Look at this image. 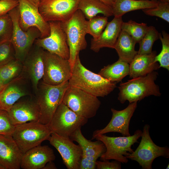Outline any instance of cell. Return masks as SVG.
<instances>
[{"mask_svg":"<svg viewBox=\"0 0 169 169\" xmlns=\"http://www.w3.org/2000/svg\"><path fill=\"white\" fill-rule=\"evenodd\" d=\"M68 82L70 85L97 97L107 95L116 87L117 84L86 69L81 63L79 54L76 57Z\"/></svg>","mask_w":169,"mask_h":169,"instance_id":"1","label":"cell"},{"mask_svg":"<svg viewBox=\"0 0 169 169\" xmlns=\"http://www.w3.org/2000/svg\"><path fill=\"white\" fill-rule=\"evenodd\" d=\"M157 74L154 71L145 76L132 78L120 84L118 87V100L121 104L127 100L130 103L150 95L160 96L161 94L159 87L155 83Z\"/></svg>","mask_w":169,"mask_h":169,"instance_id":"2","label":"cell"},{"mask_svg":"<svg viewBox=\"0 0 169 169\" xmlns=\"http://www.w3.org/2000/svg\"><path fill=\"white\" fill-rule=\"evenodd\" d=\"M84 15L78 9L68 19L60 22L66 34L69 49V61L72 69L80 51L87 46L85 35L87 34V20Z\"/></svg>","mask_w":169,"mask_h":169,"instance_id":"3","label":"cell"},{"mask_svg":"<svg viewBox=\"0 0 169 169\" xmlns=\"http://www.w3.org/2000/svg\"><path fill=\"white\" fill-rule=\"evenodd\" d=\"M69 85L68 81L58 85L39 83L35 100L40 110V122L49 125Z\"/></svg>","mask_w":169,"mask_h":169,"instance_id":"4","label":"cell"},{"mask_svg":"<svg viewBox=\"0 0 169 169\" xmlns=\"http://www.w3.org/2000/svg\"><path fill=\"white\" fill-rule=\"evenodd\" d=\"M52 133L48 125L32 121L15 125L12 136L23 154L48 140Z\"/></svg>","mask_w":169,"mask_h":169,"instance_id":"5","label":"cell"},{"mask_svg":"<svg viewBox=\"0 0 169 169\" xmlns=\"http://www.w3.org/2000/svg\"><path fill=\"white\" fill-rule=\"evenodd\" d=\"M142 133V131L138 129L132 136L110 137L101 134L95 136L92 139L100 141L105 146L106 151L100 156V160H114L126 163L128 160L126 157L134 151L131 146L135 143L138 142V140Z\"/></svg>","mask_w":169,"mask_h":169,"instance_id":"6","label":"cell"},{"mask_svg":"<svg viewBox=\"0 0 169 169\" xmlns=\"http://www.w3.org/2000/svg\"><path fill=\"white\" fill-rule=\"evenodd\" d=\"M8 13L13 22L10 41L14 49L15 58L23 63L35 40L41 37V34L35 27H31L26 31L22 29L19 23L18 6Z\"/></svg>","mask_w":169,"mask_h":169,"instance_id":"7","label":"cell"},{"mask_svg":"<svg viewBox=\"0 0 169 169\" xmlns=\"http://www.w3.org/2000/svg\"><path fill=\"white\" fill-rule=\"evenodd\" d=\"M62 102L76 114L88 119L95 115L101 105L97 97L70 85Z\"/></svg>","mask_w":169,"mask_h":169,"instance_id":"8","label":"cell"},{"mask_svg":"<svg viewBox=\"0 0 169 169\" xmlns=\"http://www.w3.org/2000/svg\"><path fill=\"white\" fill-rule=\"evenodd\" d=\"M150 128L148 124L144 125L139 145L135 151L126 157L136 161L143 169H152L153 161L158 157H169V148L159 146L153 142L150 135Z\"/></svg>","mask_w":169,"mask_h":169,"instance_id":"9","label":"cell"},{"mask_svg":"<svg viewBox=\"0 0 169 169\" xmlns=\"http://www.w3.org/2000/svg\"><path fill=\"white\" fill-rule=\"evenodd\" d=\"M88 120L76 114L62 102L48 125L52 133L69 137L76 130L86 124Z\"/></svg>","mask_w":169,"mask_h":169,"instance_id":"10","label":"cell"},{"mask_svg":"<svg viewBox=\"0 0 169 169\" xmlns=\"http://www.w3.org/2000/svg\"><path fill=\"white\" fill-rule=\"evenodd\" d=\"M44 62L43 82L52 85H58L68 81L72 73L69 60L45 50Z\"/></svg>","mask_w":169,"mask_h":169,"instance_id":"11","label":"cell"},{"mask_svg":"<svg viewBox=\"0 0 169 169\" xmlns=\"http://www.w3.org/2000/svg\"><path fill=\"white\" fill-rule=\"evenodd\" d=\"M50 29L49 35L37 39L34 44L44 50L69 60V51L67 37L60 22H48Z\"/></svg>","mask_w":169,"mask_h":169,"instance_id":"12","label":"cell"},{"mask_svg":"<svg viewBox=\"0 0 169 169\" xmlns=\"http://www.w3.org/2000/svg\"><path fill=\"white\" fill-rule=\"evenodd\" d=\"M79 0H41L39 12L47 22H62L69 19L78 10Z\"/></svg>","mask_w":169,"mask_h":169,"instance_id":"13","label":"cell"},{"mask_svg":"<svg viewBox=\"0 0 169 169\" xmlns=\"http://www.w3.org/2000/svg\"><path fill=\"white\" fill-rule=\"evenodd\" d=\"M18 0L19 23L22 29L26 31L31 27H35L40 31V38L48 36L50 32L49 23L44 20L38 8L26 0Z\"/></svg>","mask_w":169,"mask_h":169,"instance_id":"14","label":"cell"},{"mask_svg":"<svg viewBox=\"0 0 169 169\" xmlns=\"http://www.w3.org/2000/svg\"><path fill=\"white\" fill-rule=\"evenodd\" d=\"M60 155L64 164L68 169H79L82 149L69 137L52 132L48 140Z\"/></svg>","mask_w":169,"mask_h":169,"instance_id":"15","label":"cell"},{"mask_svg":"<svg viewBox=\"0 0 169 169\" xmlns=\"http://www.w3.org/2000/svg\"><path fill=\"white\" fill-rule=\"evenodd\" d=\"M44 50L34 44L23 63L22 73L30 80L36 92L44 75Z\"/></svg>","mask_w":169,"mask_h":169,"instance_id":"16","label":"cell"},{"mask_svg":"<svg viewBox=\"0 0 169 169\" xmlns=\"http://www.w3.org/2000/svg\"><path fill=\"white\" fill-rule=\"evenodd\" d=\"M137 102L130 103L125 109L120 110L111 108L112 116L110 121L104 128L93 132L92 138L101 134L114 132L121 133L123 136H131L129 126L131 119L137 107Z\"/></svg>","mask_w":169,"mask_h":169,"instance_id":"17","label":"cell"},{"mask_svg":"<svg viewBox=\"0 0 169 169\" xmlns=\"http://www.w3.org/2000/svg\"><path fill=\"white\" fill-rule=\"evenodd\" d=\"M7 112L12 123L14 126L39 121L40 116L39 108L35 100L18 101Z\"/></svg>","mask_w":169,"mask_h":169,"instance_id":"18","label":"cell"},{"mask_svg":"<svg viewBox=\"0 0 169 169\" xmlns=\"http://www.w3.org/2000/svg\"><path fill=\"white\" fill-rule=\"evenodd\" d=\"M11 135L0 134V166L3 169H19L23 155Z\"/></svg>","mask_w":169,"mask_h":169,"instance_id":"19","label":"cell"},{"mask_svg":"<svg viewBox=\"0 0 169 169\" xmlns=\"http://www.w3.org/2000/svg\"><path fill=\"white\" fill-rule=\"evenodd\" d=\"M26 78L21 73L5 84L0 90V108L8 111L21 98L30 94L24 85Z\"/></svg>","mask_w":169,"mask_h":169,"instance_id":"20","label":"cell"},{"mask_svg":"<svg viewBox=\"0 0 169 169\" xmlns=\"http://www.w3.org/2000/svg\"><path fill=\"white\" fill-rule=\"evenodd\" d=\"M53 150L47 145H41L33 148L23 154L20 168L43 169L48 162L55 159Z\"/></svg>","mask_w":169,"mask_h":169,"instance_id":"21","label":"cell"},{"mask_svg":"<svg viewBox=\"0 0 169 169\" xmlns=\"http://www.w3.org/2000/svg\"><path fill=\"white\" fill-rule=\"evenodd\" d=\"M123 22L122 17H114L111 21L108 23L97 38L91 39L90 49L95 52H98L103 48L114 49L121 30Z\"/></svg>","mask_w":169,"mask_h":169,"instance_id":"22","label":"cell"},{"mask_svg":"<svg viewBox=\"0 0 169 169\" xmlns=\"http://www.w3.org/2000/svg\"><path fill=\"white\" fill-rule=\"evenodd\" d=\"M156 55L155 51L149 54H137L129 64L130 78L144 76L159 68V65L154 60Z\"/></svg>","mask_w":169,"mask_h":169,"instance_id":"23","label":"cell"},{"mask_svg":"<svg viewBox=\"0 0 169 169\" xmlns=\"http://www.w3.org/2000/svg\"><path fill=\"white\" fill-rule=\"evenodd\" d=\"M69 138L78 143L82 149L83 154L89 161L97 160L106 151L105 145L101 141L96 140L92 141L86 139L82 134L81 128L74 132Z\"/></svg>","mask_w":169,"mask_h":169,"instance_id":"24","label":"cell"},{"mask_svg":"<svg viewBox=\"0 0 169 169\" xmlns=\"http://www.w3.org/2000/svg\"><path fill=\"white\" fill-rule=\"evenodd\" d=\"M136 43L130 35L121 30L114 48L118 54L119 59L129 64L137 54L138 51L135 50Z\"/></svg>","mask_w":169,"mask_h":169,"instance_id":"25","label":"cell"},{"mask_svg":"<svg viewBox=\"0 0 169 169\" xmlns=\"http://www.w3.org/2000/svg\"><path fill=\"white\" fill-rule=\"evenodd\" d=\"M157 0H115L112 7L114 17H122L127 13L132 11L155 7Z\"/></svg>","mask_w":169,"mask_h":169,"instance_id":"26","label":"cell"},{"mask_svg":"<svg viewBox=\"0 0 169 169\" xmlns=\"http://www.w3.org/2000/svg\"><path fill=\"white\" fill-rule=\"evenodd\" d=\"M78 9L88 20L100 13L107 17L113 15L112 7L100 0H79Z\"/></svg>","mask_w":169,"mask_h":169,"instance_id":"27","label":"cell"},{"mask_svg":"<svg viewBox=\"0 0 169 169\" xmlns=\"http://www.w3.org/2000/svg\"><path fill=\"white\" fill-rule=\"evenodd\" d=\"M129 63L118 59L111 64L104 66L98 74L111 82L117 83L129 75Z\"/></svg>","mask_w":169,"mask_h":169,"instance_id":"28","label":"cell"},{"mask_svg":"<svg viewBox=\"0 0 169 169\" xmlns=\"http://www.w3.org/2000/svg\"><path fill=\"white\" fill-rule=\"evenodd\" d=\"M23 63L15 58L0 66V78L5 84L19 76L23 69Z\"/></svg>","mask_w":169,"mask_h":169,"instance_id":"29","label":"cell"},{"mask_svg":"<svg viewBox=\"0 0 169 169\" xmlns=\"http://www.w3.org/2000/svg\"><path fill=\"white\" fill-rule=\"evenodd\" d=\"M160 33L153 26H148V29L139 44L138 54H149L152 52L154 42L159 39Z\"/></svg>","mask_w":169,"mask_h":169,"instance_id":"30","label":"cell"},{"mask_svg":"<svg viewBox=\"0 0 169 169\" xmlns=\"http://www.w3.org/2000/svg\"><path fill=\"white\" fill-rule=\"evenodd\" d=\"M148 26L146 23H138L131 20L128 22H123L121 30L128 33L135 40L136 43L140 42L146 33Z\"/></svg>","mask_w":169,"mask_h":169,"instance_id":"31","label":"cell"},{"mask_svg":"<svg viewBox=\"0 0 169 169\" xmlns=\"http://www.w3.org/2000/svg\"><path fill=\"white\" fill-rule=\"evenodd\" d=\"M159 39L162 43L161 52L156 55L155 58V62H158L159 68L162 67L169 70V35L165 31L160 33Z\"/></svg>","mask_w":169,"mask_h":169,"instance_id":"32","label":"cell"},{"mask_svg":"<svg viewBox=\"0 0 169 169\" xmlns=\"http://www.w3.org/2000/svg\"><path fill=\"white\" fill-rule=\"evenodd\" d=\"M108 20L107 17L96 16L87 20V34L91 35L93 38H97L107 25Z\"/></svg>","mask_w":169,"mask_h":169,"instance_id":"33","label":"cell"},{"mask_svg":"<svg viewBox=\"0 0 169 169\" xmlns=\"http://www.w3.org/2000/svg\"><path fill=\"white\" fill-rule=\"evenodd\" d=\"M142 10L146 15L159 17L169 23V2L158 0L155 7Z\"/></svg>","mask_w":169,"mask_h":169,"instance_id":"34","label":"cell"},{"mask_svg":"<svg viewBox=\"0 0 169 169\" xmlns=\"http://www.w3.org/2000/svg\"><path fill=\"white\" fill-rule=\"evenodd\" d=\"M13 29L12 21L8 13L0 15V44L10 40Z\"/></svg>","mask_w":169,"mask_h":169,"instance_id":"35","label":"cell"},{"mask_svg":"<svg viewBox=\"0 0 169 169\" xmlns=\"http://www.w3.org/2000/svg\"><path fill=\"white\" fill-rule=\"evenodd\" d=\"M14 59V51L10 40L0 43V66Z\"/></svg>","mask_w":169,"mask_h":169,"instance_id":"36","label":"cell"},{"mask_svg":"<svg viewBox=\"0 0 169 169\" xmlns=\"http://www.w3.org/2000/svg\"><path fill=\"white\" fill-rule=\"evenodd\" d=\"M14 128L8 112L0 108V134L12 136Z\"/></svg>","mask_w":169,"mask_h":169,"instance_id":"37","label":"cell"},{"mask_svg":"<svg viewBox=\"0 0 169 169\" xmlns=\"http://www.w3.org/2000/svg\"><path fill=\"white\" fill-rule=\"evenodd\" d=\"M18 0H0V15L7 13L18 5Z\"/></svg>","mask_w":169,"mask_h":169,"instance_id":"38","label":"cell"},{"mask_svg":"<svg viewBox=\"0 0 169 169\" xmlns=\"http://www.w3.org/2000/svg\"><path fill=\"white\" fill-rule=\"evenodd\" d=\"M121 162L117 161L110 162L109 160L96 161V169H120Z\"/></svg>","mask_w":169,"mask_h":169,"instance_id":"39","label":"cell"},{"mask_svg":"<svg viewBox=\"0 0 169 169\" xmlns=\"http://www.w3.org/2000/svg\"><path fill=\"white\" fill-rule=\"evenodd\" d=\"M89 160L82 153L79 166V169H88Z\"/></svg>","mask_w":169,"mask_h":169,"instance_id":"40","label":"cell"},{"mask_svg":"<svg viewBox=\"0 0 169 169\" xmlns=\"http://www.w3.org/2000/svg\"><path fill=\"white\" fill-rule=\"evenodd\" d=\"M57 167L53 161L48 162L43 169H56Z\"/></svg>","mask_w":169,"mask_h":169,"instance_id":"41","label":"cell"},{"mask_svg":"<svg viewBox=\"0 0 169 169\" xmlns=\"http://www.w3.org/2000/svg\"><path fill=\"white\" fill-rule=\"evenodd\" d=\"M97 160L89 161L88 169H96V161Z\"/></svg>","mask_w":169,"mask_h":169,"instance_id":"42","label":"cell"},{"mask_svg":"<svg viewBox=\"0 0 169 169\" xmlns=\"http://www.w3.org/2000/svg\"><path fill=\"white\" fill-rule=\"evenodd\" d=\"M103 2L106 5L112 7L113 6L115 0H100Z\"/></svg>","mask_w":169,"mask_h":169,"instance_id":"43","label":"cell"},{"mask_svg":"<svg viewBox=\"0 0 169 169\" xmlns=\"http://www.w3.org/2000/svg\"><path fill=\"white\" fill-rule=\"evenodd\" d=\"M31 3L38 8L41 0H26Z\"/></svg>","mask_w":169,"mask_h":169,"instance_id":"44","label":"cell"},{"mask_svg":"<svg viewBox=\"0 0 169 169\" xmlns=\"http://www.w3.org/2000/svg\"><path fill=\"white\" fill-rule=\"evenodd\" d=\"M4 84L0 78V90L3 87Z\"/></svg>","mask_w":169,"mask_h":169,"instance_id":"45","label":"cell"},{"mask_svg":"<svg viewBox=\"0 0 169 169\" xmlns=\"http://www.w3.org/2000/svg\"><path fill=\"white\" fill-rule=\"evenodd\" d=\"M159 0V1H166V2H169V0Z\"/></svg>","mask_w":169,"mask_h":169,"instance_id":"46","label":"cell"},{"mask_svg":"<svg viewBox=\"0 0 169 169\" xmlns=\"http://www.w3.org/2000/svg\"><path fill=\"white\" fill-rule=\"evenodd\" d=\"M169 164H168L167 166L166 167V169H169Z\"/></svg>","mask_w":169,"mask_h":169,"instance_id":"47","label":"cell"},{"mask_svg":"<svg viewBox=\"0 0 169 169\" xmlns=\"http://www.w3.org/2000/svg\"><path fill=\"white\" fill-rule=\"evenodd\" d=\"M0 169H3L1 166H0Z\"/></svg>","mask_w":169,"mask_h":169,"instance_id":"48","label":"cell"},{"mask_svg":"<svg viewBox=\"0 0 169 169\" xmlns=\"http://www.w3.org/2000/svg\"></svg>","mask_w":169,"mask_h":169,"instance_id":"49","label":"cell"}]
</instances>
